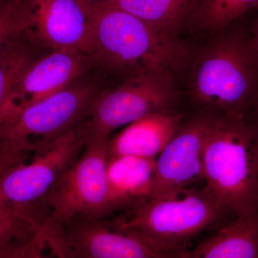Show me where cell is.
Here are the masks:
<instances>
[{
	"label": "cell",
	"mask_w": 258,
	"mask_h": 258,
	"mask_svg": "<svg viewBox=\"0 0 258 258\" xmlns=\"http://www.w3.org/2000/svg\"><path fill=\"white\" fill-rule=\"evenodd\" d=\"M93 50L90 57L116 71L174 75L190 55L187 47L126 12L88 3Z\"/></svg>",
	"instance_id": "6da1fadb"
},
{
	"label": "cell",
	"mask_w": 258,
	"mask_h": 258,
	"mask_svg": "<svg viewBox=\"0 0 258 258\" xmlns=\"http://www.w3.org/2000/svg\"><path fill=\"white\" fill-rule=\"evenodd\" d=\"M189 92L207 113L245 118L258 102V56L249 36L233 30L210 42L194 64Z\"/></svg>",
	"instance_id": "7a4b0ae2"
},
{
	"label": "cell",
	"mask_w": 258,
	"mask_h": 258,
	"mask_svg": "<svg viewBox=\"0 0 258 258\" xmlns=\"http://www.w3.org/2000/svg\"><path fill=\"white\" fill-rule=\"evenodd\" d=\"M205 185L234 217L258 213V147L245 118L215 115L203 149Z\"/></svg>",
	"instance_id": "3957f363"
},
{
	"label": "cell",
	"mask_w": 258,
	"mask_h": 258,
	"mask_svg": "<svg viewBox=\"0 0 258 258\" xmlns=\"http://www.w3.org/2000/svg\"><path fill=\"white\" fill-rule=\"evenodd\" d=\"M130 211L113 223L174 255H185L199 235L215 230L230 220L226 219L229 215L233 216L205 185L169 198L150 199Z\"/></svg>",
	"instance_id": "277c9868"
},
{
	"label": "cell",
	"mask_w": 258,
	"mask_h": 258,
	"mask_svg": "<svg viewBox=\"0 0 258 258\" xmlns=\"http://www.w3.org/2000/svg\"><path fill=\"white\" fill-rule=\"evenodd\" d=\"M86 144L81 125L35 151L33 159L10 168L0 178V203L11 205L42 227L50 220L47 195Z\"/></svg>",
	"instance_id": "5b68a950"
},
{
	"label": "cell",
	"mask_w": 258,
	"mask_h": 258,
	"mask_svg": "<svg viewBox=\"0 0 258 258\" xmlns=\"http://www.w3.org/2000/svg\"><path fill=\"white\" fill-rule=\"evenodd\" d=\"M87 85L69 87L15 110L0 123V150L24 155L37 151L81 124L94 101Z\"/></svg>",
	"instance_id": "8992f818"
},
{
	"label": "cell",
	"mask_w": 258,
	"mask_h": 258,
	"mask_svg": "<svg viewBox=\"0 0 258 258\" xmlns=\"http://www.w3.org/2000/svg\"><path fill=\"white\" fill-rule=\"evenodd\" d=\"M109 139H89L81 155L47 195L50 220L64 225L76 219L100 220L113 213L106 169Z\"/></svg>",
	"instance_id": "52a82bcc"
},
{
	"label": "cell",
	"mask_w": 258,
	"mask_h": 258,
	"mask_svg": "<svg viewBox=\"0 0 258 258\" xmlns=\"http://www.w3.org/2000/svg\"><path fill=\"white\" fill-rule=\"evenodd\" d=\"M176 100L172 75L152 74L131 77L118 87L95 98L81 123L86 142L109 139L113 131L145 115L171 111Z\"/></svg>",
	"instance_id": "ba28073f"
},
{
	"label": "cell",
	"mask_w": 258,
	"mask_h": 258,
	"mask_svg": "<svg viewBox=\"0 0 258 258\" xmlns=\"http://www.w3.org/2000/svg\"><path fill=\"white\" fill-rule=\"evenodd\" d=\"M215 116L204 113L183 121L179 131L156 159L150 199L169 198L198 186V183H205L204 145Z\"/></svg>",
	"instance_id": "9c48e42d"
},
{
	"label": "cell",
	"mask_w": 258,
	"mask_h": 258,
	"mask_svg": "<svg viewBox=\"0 0 258 258\" xmlns=\"http://www.w3.org/2000/svg\"><path fill=\"white\" fill-rule=\"evenodd\" d=\"M31 13L29 38L54 50L90 57L93 50L89 4L83 0H26Z\"/></svg>",
	"instance_id": "30bf717a"
},
{
	"label": "cell",
	"mask_w": 258,
	"mask_h": 258,
	"mask_svg": "<svg viewBox=\"0 0 258 258\" xmlns=\"http://www.w3.org/2000/svg\"><path fill=\"white\" fill-rule=\"evenodd\" d=\"M76 258H184L161 252L105 219H76L63 225Z\"/></svg>",
	"instance_id": "8fae6325"
},
{
	"label": "cell",
	"mask_w": 258,
	"mask_h": 258,
	"mask_svg": "<svg viewBox=\"0 0 258 258\" xmlns=\"http://www.w3.org/2000/svg\"><path fill=\"white\" fill-rule=\"evenodd\" d=\"M87 57L71 51L54 50L32 61L15 88L7 115L73 85L87 69Z\"/></svg>",
	"instance_id": "7c38bea8"
},
{
	"label": "cell",
	"mask_w": 258,
	"mask_h": 258,
	"mask_svg": "<svg viewBox=\"0 0 258 258\" xmlns=\"http://www.w3.org/2000/svg\"><path fill=\"white\" fill-rule=\"evenodd\" d=\"M182 123L183 115L172 110L145 115L109 139L108 159L120 156L157 159Z\"/></svg>",
	"instance_id": "4fadbf2b"
},
{
	"label": "cell",
	"mask_w": 258,
	"mask_h": 258,
	"mask_svg": "<svg viewBox=\"0 0 258 258\" xmlns=\"http://www.w3.org/2000/svg\"><path fill=\"white\" fill-rule=\"evenodd\" d=\"M156 159L133 156L109 158L106 176L113 212L132 210L152 195Z\"/></svg>",
	"instance_id": "5bb4252c"
},
{
	"label": "cell",
	"mask_w": 258,
	"mask_h": 258,
	"mask_svg": "<svg viewBox=\"0 0 258 258\" xmlns=\"http://www.w3.org/2000/svg\"><path fill=\"white\" fill-rule=\"evenodd\" d=\"M184 258H258V218L236 217L190 248Z\"/></svg>",
	"instance_id": "9a60e30c"
},
{
	"label": "cell",
	"mask_w": 258,
	"mask_h": 258,
	"mask_svg": "<svg viewBox=\"0 0 258 258\" xmlns=\"http://www.w3.org/2000/svg\"><path fill=\"white\" fill-rule=\"evenodd\" d=\"M202 0H103L95 3L123 10L151 26L176 37L191 23Z\"/></svg>",
	"instance_id": "2e32d148"
},
{
	"label": "cell",
	"mask_w": 258,
	"mask_h": 258,
	"mask_svg": "<svg viewBox=\"0 0 258 258\" xmlns=\"http://www.w3.org/2000/svg\"><path fill=\"white\" fill-rule=\"evenodd\" d=\"M26 35L8 42L0 51V123L6 116L10 100L25 70L34 60Z\"/></svg>",
	"instance_id": "e0dca14e"
},
{
	"label": "cell",
	"mask_w": 258,
	"mask_h": 258,
	"mask_svg": "<svg viewBox=\"0 0 258 258\" xmlns=\"http://www.w3.org/2000/svg\"><path fill=\"white\" fill-rule=\"evenodd\" d=\"M257 9L258 0H202L191 23L203 30L217 31Z\"/></svg>",
	"instance_id": "ac0fdd59"
},
{
	"label": "cell",
	"mask_w": 258,
	"mask_h": 258,
	"mask_svg": "<svg viewBox=\"0 0 258 258\" xmlns=\"http://www.w3.org/2000/svg\"><path fill=\"white\" fill-rule=\"evenodd\" d=\"M40 229L11 205L0 203V253L31 240Z\"/></svg>",
	"instance_id": "d6986e66"
},
{
	"label": "cell",
	"mask_w": 258,
	"mask_h": 258,
	"mask_svg": "<svg viewBox=\"0 0 258 258\" xmlns=\"http://www.w3.org/2000/svg\"><path fill=\"white\" fill-rule=\"evenodd\" d=\"M31 26L26 0H0V51L8 42L26 35Z\"/></svg>",
	"instance_id": "ffe728a7"
},
{
	"label": "cell",
	"mask_w": 258,
	"mask_h": 258,
	"mask_svg": "<svg viewBox=\"0 0 258 258\" xmlns=\"http://www.w3.org/2000/svg\"><path fill=\"white\" fill-rule=\"evenodd\" d=\"M44 244L51 249V252L55 258H76L72 249L70 247L63 226L55 222H50L41 232ZM42 246L39 258H47L42 253Z\"/></svg>",
	"instance_id": "44dd1931"
},
{
	"label": "cell",
	"mask_w": 258,
	"mask_h": 258,
	"mask_svg": "<svg viewBox=\"0 0 258 258\" xmlns=\"http://www.w3.org/2000/svg\"><path fill=\"white\" fill-rule=\"evenodd\" d=\"M43 242L39 232L31 240L19 246L15 258H39Z\"/></svg>",
	"instance_id": "7402d4cb"
},
{
	"label": "cell",
	"mask_w": 258,
	"mask_h": 258,
	"mask_svg": "<svg viewBox=\"0 0 258 258\" xmlns=\"http://www.w3.org/2000/svg\"><path fill=\"white\" fill-rule=\"evenodd\" d=\"M23 161V156L0 150V178L10 168Z\"/></svg>",
	"instance_id": "603a6c76"
},
{
	"label": "cell",
	"mask_w": 258,
	"mask_h": 258,
	"mask_svg": "<svg viewBox=\"0 0 258 258\" xmlns=\"http://www.w3.org/2000/svg\"><path fill=\"white\" fill-rule=\"evenodd\" d=\"M245 120L254 134L258 147V102L245 117Z\"/></svg>",
	"instance_id": "cb8c5ba5"
},
{
	"label": "cell",
	"mask_w": 258,
	"mask_h": 258,
	"mask_svg": "<svg viewBox=\"0 0 258 258\" xmlns=\"http://www.w3.org/2000/svg\"><path fill=\"white\" fill-rule=\"evenodd\" d=\"M256 10L257 11V18H256L255 23H254L253 29H252V34L249 35V38H250L251 44L258 56V9Z\"/></svg>",
	"instance_id": "d4e9b609"
},
{
	"label": "cell",
	"mask_w": 258,
	"mask_h": 258,
	"mask_svg": "<svg viewBox=\"0 0 258 258\" xmlns=\"http://www.w3.org/2000/svg\"><path fill=\"white\" fill-rule=\"evenodd\" d=\"M83 1L86 2L88 3H98V2L103 1V0H83Z\"/></svg>",
	"instance_id": "484cf974"
},
{
	"label": "cell",
	"mask_w": 258,
	"mask_h": 258,
	"mask_svg": "<svg viewBox=\"0 0 258 258\" xmlns=\"http://www.w3.org/2000/svg\"><path fill=\"white\" fill-rule=\"evenodd\" d=\"M2 258H13L11 257V256H10V255H6V256H4V257H3Z\"/></svg>",
	"instance_id": "4316f807"
},
{
	"label": "cell",
	"mask_w": 258,
	"mask_h": 258,
	"mask_svg": "<svg viewBox=\"0 0 258 258\" xmlns=\"http://www.w3.org/2000/svg\"><path fill=\"white\" fill-rule=\"evenodd\" d=\"M257 218H258V213H257Z\"/></svg>",
	"instance_id": "83f0119b"
}]
</instances>
